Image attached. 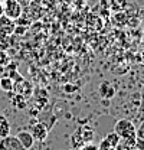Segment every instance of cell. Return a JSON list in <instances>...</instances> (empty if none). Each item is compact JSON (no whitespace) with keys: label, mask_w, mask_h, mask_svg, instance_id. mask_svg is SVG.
Wrapping results in <instances>:
<instances>
[{"label":"cell","mask_w":144,"mask_h":150,"mask_svg":"<svg viewBox=\"0 0 144 150\" xmlns=\"http://www.w3.org/2000/svg\"><path fill=\"white\" fill-rule=\"evenodd\" d=\"M0 150H26L16 136H6L0 139Z\"/></svg>","instance_id":"obj_3"},{"label":"cell","mask_w":144,"mask_h":150,"mask_svg":"<svg viewBox=\"0 0 144 150\" xmlns=\"http://www.w3.org/2000/svg\"><path fill=\"white\" fill-rule=\"evenodd\" d=\"M104 142L108 144V147L109 149H117L118 146H120V142H121V139H120V136L115 133V131H112V133H109L105 136V139H104Z\"/></svg>","instance_id":"obj_9"},{"label":"cell","mask_w":144,"mask_h":150,"mask_svg":"<svg viewBox=\"0 0 144 150\" xmlns=\"http://www.w3.org/2000/svg\"><path fill=\"white\" fill-rule=\"evenodd\" d=\"M78 131V134L82 137V140L85 142V144L92 140V137H94V130L91 129L90 126H82V127H79V129H76Z\"/></svg>","instance_id":"obj_10"},{"label":"cell","mask_w":144,"mask_h":150,"mask_svg":"<svg viewBox=\"0 0 144 150\" xmlns=\"http://www.w3.org/2000/svg\"><path fill=\"white\" fill-rule=\"evenodd\" d=\"M16 137L19 139V142L22 143V146H23L26 150L32 149L33 144H35V142H36L35 139H33V136H32V133L28 131V130H20L18 134H16Z\"/></svg>","instance_id":"obj_6"},{"label":"cell","mask_w":144,"mask_h":150,"mask_svg":"<svg viewBox=\"0 0 144 150\" xmlns=\"http://www.w3.org/2000/svg\"><path fill=\"white\" fill-rule=\"evenodd\" d=\"M64 90H65L66 93L71 94V91H76L78 88H76V87H72V85H65V87H64Z\"/></svg>","instance_id":"obj_16"},{"label":"cell","mask_w":144,"mask_h":150,"mask_svg":"<svg viewBox=\"0 0 144 150\" xmlns=\"http://www.w3.org/2000/svg\"><path fill=\"white\" fill-rule=\"evenodd\" d=\"M98 91H100V95H101L104 100H111V98H114V95H115V87H114L109 81H102V82L100 84Z\"/></svg>","instance_id":"obj_7"},{"label":"cell","mask_w":144,"mask_h":150,"mask_svg":"<svg viewBox=\"0 0 144 150\" xmlns=\"http://www.w3.org/2000/svg\"><path fill=\"white\" fill-rule=\"evenodd\" d=\"M1 15H3V4L0 3V16H1Z\"/></svg>","instance_id":"obj_17"},{"label":"cell","mask_w":144,"mask_h":150,"mask_svg":"<svg viewBox=\"0 0 144 150\" xmlns=\"http://www.w3.org/2000/svg\"><path fill=\"white\" fill-rule=\"evenodd\" d=\"M10 100H12V104H13L16 108H19V110L26 108V98H25L23 95L10 91Z\"/></svg>","instance_id":"obj_8"},{"label":"cell","mask_w":144,"mask_h":150,"mask_svg":"<svg viewBox=\"0 0 144 150\" xmlns=\"http://www.w3.org/2000/svg\"><path fill=\"white\" fill-rule=\"evenodd\" d=\"M40 3H42L45 7H54L56 0H40Z\"/></svg>","instance_id":"obj_15"},{"label":"cell","mask_w":144,"mask_h":150,"mask_svg":"<svg viewBox=\"0 0 144 150\" xmlns=\"http://www.w3.org/2000/svg\"><path fill=\"white\" fill-rule=\"evenodd\" d=\"M28 28L26 26H22V25H16L15 26V30H13V35H18V36H23L26 33Z\"/></svg>","instance_id":"obj_14"},{"label":"cell","mask_w":144,"mask_h":150,"mask_svg":"<svg viewBox=\"0 0 144 150\" xmlns=\"http://www.w3.org/2000/svg\"><path fill=\"white\" fill-rule=\"evenodd\" d=\"M138 112H137V115H138V120L140 121H143L144 120V93H140V103H138Z\"/></svg>","instance_id":"obj_13"},{"label":"cell","mask_w":144,"mask_h":150,"mask_svg":"<svg viewBox=\"0 0 144 150\" xmlns=\"http://www.w3.org/2000/svg\"><path fill=\"white\" fill-rule=\"evenodd\" d=\"M19 1H22V0H19ZM25 1H26V3H29V1H32V0H25Z\"/></svg>","instance_id":"obj_18"},{"label":"cell","mask_w":144,"mask_h":150,"mask_svg":"<svg viewBox=\"0 0 144 150\" xmlns=\"http://www.w3.org/2000/svg\"><path fill=\"white\" fill-rule=\"evenodd\" d=\"M15 26H16V22L13 19L1 15L0 16V38H7L13 35Z\"/></svg>","instance_id":"obj_4"},{"label":"cell","mask_w":144,"mask_h":150,"mask_svg":"<svg viewBox=\"0 0 144 150\" xmlns=\"http://www.w3.org/2000/svg\"><path fill=\"white\" fill-rule=\"evenodd\" d=\"M115 133L120 136V139L123 140H128V139H136L137 137V127L133 121L127 120V118H121L117 121L115 124Z\"/></svg>","instance_id":"obj_1"},{"label":"cell","mask_w":144,"mask_h":150,"mask_svg":"<svg viewBox=\"0 0 144 150\" xmlns=\"http://www.w3.org/2000/svg\"><path fill=\"white\" fill-rule=\"evenodd\" d=\"M141 22H143V23H144V15H143V16H141Z\"/></svg>","instance_id":"obj_19"},{"label":"cell","mask_w":144,"mask_h":150,"mask_svg":"<svg viewBox=\"0 0 144 150\" xmlns=\"http://www.w3.org/2000/svg\"><path fill=\"white\" fill-rule=\"evenodd\" d=\"M9 133H10V123L4 115L0 114V139L9 136Z\"/></svg>","instance_id":"obj_11"},{"label":"cell","mask_w":144,"mask_h":150,"mask_svg":"<svg viewBox=\"0 0 144 150\" xmlns=\"http://www.w3.org/2000/svg\"><path fill=\"white\" fill-rule=\"evenodd\" d=\"M0 79H1V76H0Z\"/></svg>","instance_id":"obj_20"},{"label":"cell","mask_w":144,"mask_h":150,"mask_svg":"<svg viewBox=\"0 0 144 150\" xmlns=\"http://www.w3.org/2000/svg\"><path fill=\"white\" fill-rule=\"evenodd\" d=\"M22 12H23V6L19 0H4V3H3V15L4 16L16 20L22 15Z\"/></svg>","instance_id":"obj_2"},{"label":"cell","mask_w":144,"mask_h":150,"mask_svg":"<svg viewBox=\"0 0 144 150\" xmlns=\"http://www.w3.org/2000/svg\"><path fill=\"white\" fill-rule=\"evenodd\" d=\"M30 133H32V136H33V139L37 140V142H43L46 137H48V127L43 124V123H36L33 124L32 127H30Z\"/></svg>","instance_id":"obj_5"},{"label":"cell","mask_w":144,"mask_h":150,"mask_svg":"<svg viewBox=\"0 0 144 150\" xmlns=\"http://www.w3.org/2000/svg\"><path fill=\"white\" fill-rule=\"evenodd\" d=\"M0 88H1L4 93L13 91V79L9 78V76H3V78L0 79Z\"/></svg>","instance_id":"obj_12"}]
</instances>
